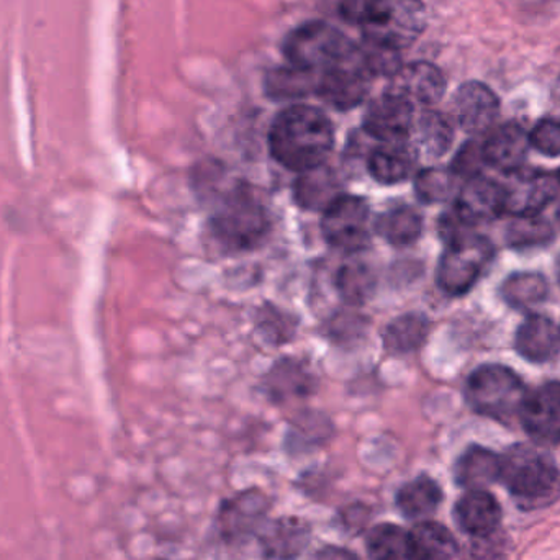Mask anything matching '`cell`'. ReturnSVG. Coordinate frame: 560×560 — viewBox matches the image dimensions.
<instances>
[{"label":"cell","mask_w":560,"mask_h":560,"mask_svg":"<svg viewBox=\"0 0 560 560\" xmlns=\"http://www.w3.org/2000/svg\"><path fill=\"white\" fill-rule=\"evenodd\" d=\"M315 560H358L352 552L339 548H326Z\"/></svg>","instance_id":"f35d334b"},{"label":"cell","mask_w":560,"mask_h":560,"mask_svg":"<svg viewBox=\"0 0 560 560\" xmlns=\"http://www.w3.org/2000/svg\"><path fill=\"white\" fill-rule=\"evenodd\" d=\"M316 85H318V72L306 71L295 66L276 69L266 79V92L279 101L306 97L312 92H316Z\"/></svg>","instance_id":"484cf974"},{"label":"cell","mask_w":560,"mask_h":560,"mask_svg":"<svg viewBox=\"0 0 560 560\" xmlns=\"http://www.w3.org/2000/svg\"><path fill=\"white\" fill-rule=\"evenodd\" d=\"M456 518L460 528L476 538L497 532L502 512L497 500L486 490H469L457 503Z\"/></svg>","instance_id":"ac0fdd59"},{"label":"cell","mask_w":560,"mask_h":560,"mask_svg":"<svg viewBox=\"0 0 560 560\" xmlns=\"http://www.w3.org/2000/svg\"><path fill=\"white\" fill-rule=\"evenodd\" d=\"M558 276H559V282H560V259H559V266H558Z\"/></svg>","instance_id":"7bdbcfd3"},{"label":"cell","mask_w":560,"mask_h":560,"mask_svg":"<svg viewBox=\"0 0 560 560\" xmlns=\"http://www.w3.org/2000/svg\"><path fill=\"white\" fill-rule=\"evenodd\" d=\"M338 176L325 164L303 171L295 184V199L303 209L325 212L338 197H341Z\"/></svg>","instance_id":"ffe728a7"},{"label":"cell","mask_w":560,"mask_h":560,"mask_svg":"<svg viewBox=\"0 0 560 560\" xmlns=\"http://www.w3.org/2000/svg\"><path fill=\"white\" fill-rule=\"evenodd\" d=\"M520 418L533 440L541 444H559L560 382L542 385L526 395Z\"/></svg>","instance_id":"7c38bea8"},{"label":"cell","mask_w":560,"mask_h":560,"mask_svg":"<svg viewBox=\"0 0 560 560\" xmlns=\"http://www.w3.org/2000/svg\"><path fill=\"white\" fill-rule=\"evenodd\" d=\"M424 560H457V555L434 556V558H428Z\"/></svg>","instance_id":"ab89813d"},{"label":"cell","mask_w":560,"mask_h":560,"mask_svg":"<svg viewBox=\"0 0 560 560\" xmlns=\"http://www.w3.org/2000/svg\"><path fill=\"white\" fill-rule=\"evenodd\" d=\"M415 166V153L404 143H382L375 148L369 158V171L377 183L392 184L404 183L410 177Z\"/></svg>","instance_id":"44dd1931"},{"label":"cell","mask_w":560,"mask_h":560,"mask_svg":"<svg viewBox=\"0 0 560 560\" xmlns=\"http://www.w3.org/2000/svg\"><path fill=\"white\" fill-rule=\"evenodd\" d=\"M332 125L322 110L293 105L276 117L269 133L272 156L287 170L322 166L332 148Z\"/></svg>","instance_id":"6da1fadb"},{"label":"cell","mask_w":560,"mask_h":560,"mask_svg":"<svg viewBox=\"0 0 560 560\" xmlns=\"http://www.w3.org/2000/svg\"><path fill=\"white\" fill-rule=\"evenodd\" d=\"M446 91V79L436 66L430 62H413L401 66L390 78L388 92L407 98L411 104L433 105Z\"/></svg>","instance_id":"5bb4252c"},{"label":"cell","mask_w":560,"mask_h":560,"mask_svg":"<svg viewBox=\"0 0 560 560\" xmlns=\"http://www.w3.org/2000/svg\"><path fill=\"white\" fill-rule=\"evenodd\" d=\"M341 15L361 26L368 42L398 51L411 45L424 28L420 0H341Z\"/></svg>","instance_id":"7a4b0ae2"},{"label":"cell","mask_w":560,"mask_h":560,"mask_svg":"<svg viewBox=\"0 0 560 560\" xmlns=\"http://www.w3.org/2000/svg\"><path fill=\"white\" fill-rule=\"evenodd\" d=\"M556 97L560 101V79L558 81V85H556Z\"/></svg>","instance_id":"60d3db41"},{"label":"cell","mask_w":560,"mask_h":560,"mask_svg":"<svg viewBox=\"0 0 560 560\" xmlns=\"http://www.w3.org/2000/svg\"><path fill=\"white\" fill-rule=\"evenodd\" d=\"M374 271L365 262H348L339 269L336 287L346 302L351 305H361L371 299L375 290Z\"/></svg>","instance_id":"1f68e13d"},{"label":"cell","mask_w":560,"mask_h":560,"mask_svg":"<svg viewBox=\"0 0 560 560\" xmlns=\"http://www.w3.org/2000/svg\"><path fill=\"white\" fill-rule=\"evenodd\" d=\"M558 180H559V184H560V173H559V176H558Z\"/></svg>","instance_id":"ee69618b"},{"label":"cell","mask_w":560,"mask_h":560,"mask_svg":"<svg viewBox=\"0 0 560 560\" xmlns=\"http://www.w3.org/2000/svg\"><path fill=\"white\" fill-rule=\"evenodd\" d=\"M502 295L513 308H532L545 302L548 296V282L535 272H518L503 282Z\"/></svg>","instance_id":"f546056e"},{"label":"cell","mask_w":560,"mask_h":560,"mask_svg":"<svg viewBox=\"0 0 560 560\" xmlns=\"http://www.w3.org/2000/svg\"><path fill=\"white\" fill-rule=\"evenodd\" d=\"M372 78L374 74L369 71L362 58L361 48L354 46V49L341 61L318 72L316 92L331 107L338 110H351L368 97Z\"/></svg>","instance_id":"ba28073f"},{"label":"cell","mask_w":560,"mask_h":560,"mask_svg":"<svg viewBox=\"0 0 560 560\" xmlns=\"http://www.w3.org/2000/svg\"><path fill=\"white\" fill-rule=\"evenodd\" d=\"M500 480L523 510L545 509L560 497L559 469L535 444H516L500 457Z\"/></svg>","instance_id":"3957f363"},{"label":"cell","mask_w":560,"mask_h":560,"mask_svg":"<svg viewBox=\"0 0 560 560\" xmlns=\"http://www.w3.org/2000/svg\"><path fill=\"white\" fill-rule=\"evenodd\" d=\"M322 232L326 242L345 252H358L371 235V212L364 200L345 196L323 212Z\"/></svg>","instance_id":"9c48e42d"},{"label":"cell","mask_w":560,"mask_h":560,"mask_svg":"<svg viewBox=\"0 0 560 560\" xmlns=\"http://www.w3.org/2000/svg\"><path fill=\"white\" fill-rule=\"evenodd\" d=\"M266 512V499L258 493L236 497L226 503L220 515L223 533L232 538L248 535L261 522Z\"/></svg>","instance_id":"603a6c76"},{"label":"cell","mask_w":560,"mask_h":560,"mask_svg":"<svg viewBox=\"0 0 560 560\" xmlns=\"http://www.w3.org/2000/svg\"><path fill=\"white\" fill-rule=\"evenodd\" d=\"M456 480L464 489L486 490L500 480V457L486 447H469L457 463Z\"/></svg>","instance_id":"7402d4cb"},{"label":"cell","mask_w":560,"mask_h":560,"mask_svg":"<svg viewBox=\"0 0 560 560\" xmlns=\"http://www.w3.org/2000/svg\"><path fill=\"white\" fill-rule=\"evenodd\" d=\"M441 500L443 492L440 486L424 476L401 487L397 495L398 509L410 520H424L433 515Z\"/></svg>","instance_id":"cb8c5ba5"},{"label":"cell","mask_w":560,"mask_h":560,"mask_svg":"<svg viewBox=\"0 0 560 560\" xmlns=\"http://www.w3.org/2000/svg\"><path fill=\"white\" fill-rule=\"evenodd\" d=\"M418 140L427 154L433 158L447 153L454 140L451 121L440 112L427 110L417 124Z\"/></svg>","instance_id":"4dcf8cb0"},{"label":"cell","mask_w":560,"mask_h":560,"mask_svg":"<svg viewBox=\"0 0 560 560\" xmlns=\"http://www.w3.org/2000/svg\"><path fill=\"white\" fill-rule=\"evenodd\" d=\"M529 144L545 156H560V120L545 118L529 135Z\"/></svg>","instance_id":"74e56055"},{"label":"cell","mask_w":560,"mask_h":560,"mask_svg":"<svg viewBox=\"0 0 560 560\" xmlns=\"http://www.w3.org/2000/svg\"><path fill=\"white\" fill-rule=\"evenodd\" d=\"M529 147V135L520 125L505 124L483 141V160L500 173L515 174L522 170Z\"/></svg>","instance_id":"2e32d148"},{"label":"cell","mask_w":560,"mask_h":560,"mask_svg":"<svg viewBox=\"0 0 560 560\" xmlns=\"http://www.w3.org/2000/svg\"><path fill=\"white\" fill-rule=\"evenodd\" d=\"M555 232L546 220L535 217H516L506 230V242L513 248H536L551 242Z\"/></svg>","instance_id":"d6a6232c"},{"label":"cell","mask_w":560,"mask_h":560,"mask_svg":"<svg viewBox=\"0 0 560 560\" xmlns=\"http://www.w3.org/2000/svg\"><path fill=\"white\" fill-rule=\"evenodd\" d=\"M354 46L335 26L325 22H308L289 33L283 42V55L290 66L322 72L346 58Z\"/></svg>","instance_id":"5b68a950"},{"label":"cell","mask_w":560,"mask_h":560,"mask_svg":"<svg viewBox=\"0 0 560 560\" xmlns=\"http://www.w3.org/2000/svg\"><path fill=\"white\" fill-rule=\"evenodd\" d=\"M526 395L522 378L505 365H482L467 378L466 398L470 407L502 423L520 418Z\"/></svg>","instance_id":"277c9868"},{"label":"cell","mask_w":560,"mask_h":560,"mask_svg":"<svg viewBox=\"0 0 560 560\" xmlns=\"http://www.w3.org/2000/svg\"><path fill=\"white\" fill-rule=\"evenodd\" d=\"M492 243L480 235L464 233L447 243L438 266V283L450 295H464L482 278L493 259Z\"/></svg>","instance_id":"52a82bcc"},{"label":"cell","mask_w":560,"mask_h":560,"mask_svg":"<svg viewBox=\"0 0 560 560\" xmlns=\"http://www.w3.org/2000/svg\"><path fill=\"white\" fill-rule=\"evenodd\" d=\"M558 177L549 174H523L516 176L505 189L506 212L515 217H535L556 199L559 192Z\"/></svg>","instance_id":"9a60e30c"},{"label":"cell","mask_w":560,"mask_h":560,"mask_svg":"<svg viewBox=\"0 0 560 560\" xmlns=\"http://www.w3.org/2000/svg\"><path fill=\"white\" fill-rule=\"evenodd\" d=\"M368 551L372 560H413L410 535L395 525L375 526L368 536Z\"/></svg>","instance_id":"f1b7e54d"},{"label":"cell","mask_w":560,"mask_h":560,"mask_svg":"<svg viewBox=\"0 0 560 560\" xmlns=\"http://www.w3.org/2000/svg\"><path fill=\"white\" fill-rule=\"evenodd\" d=\"M454 212L466 226L493 222L506 212L505 187L483 176L472 177L460 189Z\"/></svg>","instance_id":"8fae6325"},{"label":"cell","mask_w":560,"mask_h":560,"mask_svg":"<svg viewBox=\"0 0 560 560\" xmlns=\"http://www.w3.org/2000/svg\"><path fill=\"white\" fill-rule=\"evenodd\" d=\"M310 542V528L296 518H280L262 528L261 545L272 560H295Z\"/></svg>","instance_id":"e0dca14e"},{"label":"cell","mask_w":560,"mask_h":560,"mask_svg":"<svg viewBox=\"0 0 560 560\" xmlns=\"http://www.w3.org/2000/svg\"><path fill=\"white\" fill-rule=\"evenodd\" d=\"M408 535H410L411 559L413 560L459 552L454 536L438 523H420Z\"/></svg>","instance_id":"4316f807"},{"label":"cell","mask_w":560,"mask_h":560,"mask_svg":"<svg viewBox=\"0 0 560 560\" xmlns=\"http://www.w3.org/2000/svg\"><path fill=\"white\" fill-rule=\"evenodd\" d=\"M310 387H312V377L308 372L292 361L279 362L269 377V390L278 397L305 395L308 394Z\"/></svg>","instance_id":"836d02e7"},{"label":"cell","mask_w":560,"mask_h":560,"mask_svg":"<svg viewBox=\"0 0 560 560\" xmlns=\"http://www.w3.org/2000/svg\"><path fill=\"white\" fill-rule=\"evenodd\" d=\"M509 542L499 532L476 536L466 549L467 560H505Z\"/></svg>","instance_id":"d590c367"},{"label":"cell","mask_w":560,"mask_h":560,"mask_svg":"<svg viewBox=\"0 0 560 560\" xmlns=\"http://www.w3.org/2000/svg\"><path fill=\"white\" fill-rule=\"evenodd\" d=\"M430 323L421 315H405L388 325L384 332L385 348L388 351L405 354L423 345Z\"/></svg>","instance_id":"83f0119b"},{"label":"cell","mask_w":560,"mask_h":560,"mask_svg":"<svg viewBox=\"0 0 560 560\" xmlns=\"http://www.w3.org/2000/svg\"><path fill=\"white\" fill-rule=\"evenodd\" d=\"M454 177L456 176L451 171L438 167L421 171L415 180L418 199L424 203L444 202L450 199L454 190Z\"/></svg>","instance_id":"e575fe53"},{"label":"cell","mask_w":560,"mask_h":560,"mask_svg":"<svg viewBox=\"0 0 560 560\" xmlns=\"http://www.w3.org/2000/svg\"><path fill=\"white\" fill-rule=\"evenodd\" d=\"M375 230L382 238L395 246H408L420 238L423 220L411 207L401 206L382 213L375 222Z\"/></svg>","instance_id":"d4e9b609"},{"label":"cell","mask_w":560,"mask_h":560,"mask_svg":"<svg viewBox=\"0 0 560 560\" xmlns=\"http://www.w3.org/2000/svg\"><path fill=\"white\" fill-rule=\"evenodd\" d=\"M453 108L460 128L467 133L479 135L495 124L500 102L489 85L470 81L460 85L454 95Z\"/></svg>","instance_id":"4fadbf2b"},{"label":"cell","mask_w":560,"mask_h":560,"mask_svg":"<svg viewBox=\"0 0 560 560\" xmlns=\"http://www.w3.org/2000/svg\"><path fill=\"white\" fill-rule=\"evenodd\" d=\"M483 166H487V164L486 160H483L482 143L469 141V143L460 148L459 153L454 158L451 173L456 177L459 176L469 180L472 177L480 176V171H482Z\"/></svg>","instance_id":"8d00e7d4"},{"label":"cell","mask_w":560,"mask_h":560,"mask_svg":"<svg viewBox=\"0 0 560 560\" xmlns=\"http://www.w3.org/2000/svg\"><path fill=\"white\" fill-rule=\"evenodd\" d=\"M560 329L546 316H532L516 332V351L532 362H546L558 354Z\"/></svg>","instance_id":"d6986e66"},{"label":"cell","mask_w":560,"mask_h":560,"mask_svg":"<svg viewBox=\"0 0 560 560\" xmlns=\"http://www.w3.org/2000/svg\"><path fill=\"white\" fill-rule=\"evenodd\" d=\"M413 125V104L394 92L372 101L364 115V130L382 143L408 141Z\"/></svg>","instance_id":"30bf717a"},{"label":"cell","mask_w":560,"mask_h":560,"mask_svg":"<svg viewBox=\"0 0 560 560\" xmlns=\"http://www.w3.org/2000/svg\"><path fill=\"white\" fill-rule=\"evenodd\" d=\"M556 219H558V223H559V226H560V206H559V209H558V213H556Z\"/></svg>","instance_id":"b9f144b4"},{"label":"cell","mask_w":560,"mask_h":560,"mask_svg":"<svg viewBox=\"0 0 560 560\" xmlns=\"http://www.w3.org/2000/svg\"><path fill=\"white\" fill-rule=\"evenodd\" d=\"M268 212L248 190L236 189L220 202L213 217V232L233 249H252L268 233Z\"/></svg>","instance_id":"8992f818"}]
</instances>
